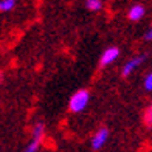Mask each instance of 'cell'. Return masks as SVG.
Masks as SVG:
<instances>
[{
    "label": "cell",
    "mask_w": 152,
    "mask_h": 152,
    "mask_svg": "<svg viewBox=\"0 0 152 152\" xmlns=\"http://www.w3.org/2000/svg\"><path fill=\"white\" fill-rule=\"evenodd\" d=\"M144 12H146V10H144L143 5H134V6H130V10L127 12V17H129V20H132V22H138L140 19L144 17Z\"/></svg>",
    "instance_id": "cell-6"
},
{
    "label": "cell",
    "mask_w": 152,
    "mask_h": 152,
    "mask_svg": "<svg viewBox=\"0 0 152 152\" xmlns=\"http://www.w3.org/2000/svg\"><path fill=\"white\" fill-rule=\"evenodd\" d=\"M118 56H120V48L118 47H109V48H106V50L102 51L101 58H99V67L102 68V67L110 65L113 61L118 59Z\"/></svg>",
    "instance_id": "cell-3"
},
{
    "label": "cell",
    "mask_w": 152,
    "mask_h": 152,
    "mask_svg": "<svg viewBox=\"0 0 152 152\" xmlns=\"http://www.w3.org/2000/svg\"><path fill=\"white\" fill-rule=\"evenodd\" d=\"M88 101H90V93L86 88H81V90L76 92L68 102V109L73 113H79L82 110H86V107L88 106Z\"/></svg>",
    "instance_id": "cell-1"
},
{
    "label": "cell",
    "mask_w": 152,
    "mask_h": 152,
    "mask_svg": "<svg viewBox=\"0 0 152 152\" xmlns=\"http://www.w3.org/2000/svg\"><path fill=\"white\" fill-rule=\"evenodd\" d=\"M86 6L90 11H99L102 8V0H86Z\"/></svg>",
    "instance_id": "cell-8"
},
{
    "label": "cell",
    "mask_w": 152,
    "mask_h": 152,
    "mask_svg": "<svg viewBox=\"0 0 152 152\" xmlns=\"http://www.w3.org/2000/svg\"><path fill=\"white\" fill-rule=\"evenodd\" d=\"M143 86H144V88H146L148 92H152V72L146 75V78H144Z\"/></svg>",
    "instance_id": "cell-10"
},
{
    "label": "cell",
    "mask_w": 152,
    "mask_h": 152,
    "mask_svg": "<svg viewBox=\"0 0 152 152\" xmlns=\"http://www.w3.org/2000/svg\"><path fill=\"white\" fill-rule=\"evenodd\" d=\"M109 138V129L106 127H101L96 130V134L92 137V141H90V146L93 151H99L101 148H104V144Z\"/></svg>",
    "instance_id": "cell-5"
},
{
    "label": "cell",
    "mask_w": 152,
    "mask_h": 152,
    "mask_svg": "<svg viewBox=\"0 0 152 152\" xmlns=\"http://www.w3.org/2000/svg\"><path fill=\"white\" fill-rule=\"evenodd\" d=\"M144 61H146V54H138V56H135V58H132V59H129V61L126 62V65L123 67L121 76H123V78H129V76L132 75V72L135 70L137 67H140Z\"/></svg>",
    "instance_id": "cell-4"
},
{
    "label": "cell",
    "mask_w": 152,
    "mask_h": 152,
    "mask_svg": "<svg viewBox=\"0 0 152 152\" xmlns=\"http://www.w3.org/2000/svg\"><path fill=\"white\" fill-rule=\"evenodd\" d=\"M44 134H45V126L44 123H36L33 127V134H31V141L28 143V146L23 149V152H37L40 144L44 141Z\"/></svg>",
    "instance_id": "cell-2"
},
{
    "label": "cell",
    "mask_w": 152,
    "mask_h": 152,
    "mask_svg": "<svg viewBox=\"0 0 152 152\" xmlns=\"http://www.w3.org/2000/svg\"><path fill=\"white\" fill-rule=\"evenodd\" d=\"M143 121L148 127H152V102L149 104V107L144 110V116H143Z\"/></svg>",
    "instance_id": "cell-9"
},
{
    "label": "cell",
    "mask_w": 152,
    "mask_h": 152,
    "mask_svg": "<svg viewBox=\"0 0 152 152\" xmlns=\"http://www.w3.org/2000/svg\"><path fill=\"white\" fill-rule=\"evenodd\" d=\"M144 37H146V40H152V26L149 28V31L146 33V36H144Z\"/></svg>",
    "instance_id": "cell-11"
},
{
    "label": "cell",
    "mask_w": 152,
    "mask_h": 152,
    "mask_svg": "<svg viewBox=\"0 0 152 152\" xmlns=\"http://www.w3.org/2000/svg\"><path fill=\"white\" fill-rule=\"evenodd\" d=\"M0 81H2V73H0Z\"/></svg>",
    "instance_id": "cell-12"
},
{
    "label": "cell",
    "mask_w": 152,
    "mask_h": 152,
    "mask_svg": "<svg viewBox=\"0 0 152 152\" xmlns=\"http://www.w3.org/2000/svg\"><path fill=\"white\" fill-rule=\"evenodd\" d=\"M17 0H0V12H8L16 6Z\"/></svg>",
    "instance_id": "cell-7"
}]
</instances>
